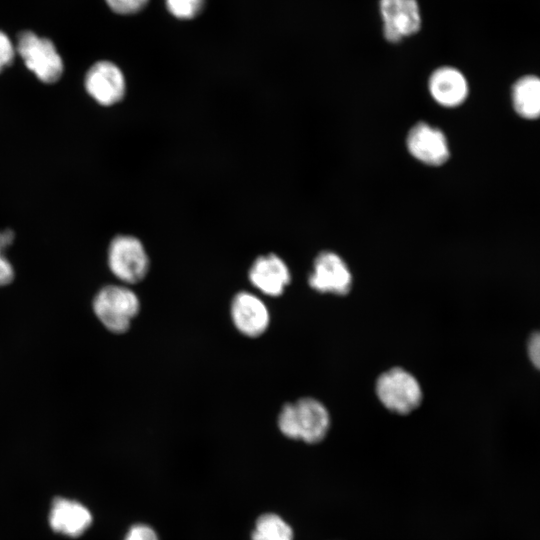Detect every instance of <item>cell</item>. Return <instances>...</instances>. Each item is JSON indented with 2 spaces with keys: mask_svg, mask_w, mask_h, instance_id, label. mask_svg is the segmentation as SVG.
Here are the masks:
<instances>
[{
  "mask_svg": "<svg viewBox=\"0 0 540 540\" xmlns=\"http://www.w3.org/2000/svg\"><path fill=\"white\" fill-rule=\"evenodd\" d=\"M528 355L532 364L540 370V331L531 335L528 342Z\"/></svg>",
  "mask_w": 540,
  "mask_h": 540,
  "instance_id": "cell-20",
  "label": "cell"
},
{
  "mask_svg": "<svg viewBox=\"0 0 540 540\" xmlns=\"http://www.w3.org/2000/svg\"><path fill=\"white\" fill-rule=\"evenodd\" d=\"M87 94L101 106L119 103L126 93V80L121 69L113 62L102 60L94 63L84 78Z\"/></svg>",
  "mask_w": 540,
  "mask_h": 540,
  "instance_id": "cell-7",
  "label": "cell"
},
{
  "mask_svg": "<svg viewBox=\"0 0 540 540\" xmlns=\"http://www.w3.org/2000/svg\"><path fill=\"white\" fill-rule=\"evenodd\" d=\"M16 50L25 66L45 84L56 83L63 75L64 64L55 45L33 32H22Z\"/></svg>",
  "mask_w": 540,
  "mask_h": 540,
  "instance_id": "cell-4",
  "label": "cell"
},
{
  "mask_svg": "<svg viewBox=\"0 0 540 540\" xmlns=\"http://www.w3.org/2000/svg\"><path fill=\"white\" fill-rule=\"evenodd\" d=\"M204 0H166L171 14L180 19H191L202 9Z\"/></svg>",
  "mask_w": 540,
  "mask_h": 540,
  "instance_id": "cell-16",
  "label": "cell"
},
{
  "mask_svg": "<svg viewBox=\"0 0 540 540\" xmlns=\"http://www.w3.org/2000/svg\"><path fill=\"white\" fill-rule=\"evenodd\" d=\"M106 2L116 13L131 14L140 11L148 0H106Z\"/></svg>",
  "mask_w": 540,
  "mask_h": 540,
  "instance_id": "cell-17",
  "label": "cell"
},
{
  "mask_svg": "<svg viewBox=\"0 0 540 540\" xmlns=\"http://www.w3.org/2000/svg\"><path fill=\"white\" fill-rule=\"evenodd\" d=\"M15 48L9 37L0 31V73L13 62Z\"/></svg>",
  "mask_w": 540,
  "mask_h": 540,
  "instance_id": "cell-18",
  "label": "cell"
},
{
  "mask_svg": "<svg viewBox=\"0 0 540 540\" xmlns=\"http://www.w3.org/2000/svg\"><path fill=\"white\" fill-rule=\"evenodd\" d=\"M49 522L55 532L78 537L91 525L92 515L79 502L56 498L51 507Z\"/></svg>",
  "mask_w": 540,
  "mask_h": 540,
  "instance_id": "cell-13",
  "label": "cell"
},
{
  "mask_svg": "<svg viewBox=\"0 0 540 540\" xmlns=\"http://www.w3.org/2000/svg\"><path fill=\"white\" fill-rule=\"evenodd\" d=\"M379 9L384 37L391 43L417 33L421 27L417 0H380Z\"/></svg>",
  "mask_w": 540,
  "mask_h": 540,
  "instance_id": "cell-8",
  "label": "cell"
},
{
  "mask_svg": "<svg viewBox=\"0 0 540 540\" xmlns=\"http://www.w3.org/2000/svg\"><path fill=\"white\" fill-rule=\"evenodd\" d=\"M310 287L318 292L347 294L352 286L351 272L344 260L332 251L320 252L309 275Z\"/></svg>",
  "mask_w": 540,
  "mask_h": 540,
  "instance_id": "cell-9",
  "label": "cell"
},
{
  "mask_svg": "<svg viewBox=\"0 0 540 540\" xmlns=\"http://www.w3.org/2000/svg\"><path fill=\"white\" fill-rule=\"evenodd\" d=\"M14 236L10 229L0 231V251L4 252L13 243Z\"/></svg>",
  "mask_w": 540,
  "mask_h": 540,
  "instance_id": "cell-22",
  "label": "cell"
},
{
  "mask_svg": "<svg viewBox=\"0 0 540 540\" xmlns=\"http://www.w3.org/2000/svg\"><path fill=\"white\" fill-rule=\"evenodd\" d=\"M376 393L388 410L399 414L412 412L422 401V391L417 379L398 367L379 376Z\"/></svg>",
  "mask_w": 540,
  "mask_h": 540,
  "instance_id": "cell-5",
  "label": "cell"
},
{
  "mask_svg": "<svg viewBox=\"0 0 540 540\" xmlns=\"http://www.w3.org/2000/svg\"><path fill=\"white\" fill-rule=\"evenodd\" d=\"M406 148L415 160L428 166H441L450 157L445 133L425 121L417 122L409 129Z\"/></svg>",
  "mask_w": 540,
  "mask_h": 540,
  "instance_id": "cell-6",
  "label": "cell"
},
{
  "mask_svg": "<svg viewBox=\"0 0 540 540\" xmlns=\"http://www.w3.org/2000/svg\"><path fill=\"white\" fill-rule=\"evenodd\" d=\"M277 423L284 436L312 444L326 436L330 418L322 403L306 397L286 403L280 410Z\"/></svg>",
  "mask_w": 540,
  "mask_h": 540,
  "instance_id": "cell-1",
  "label": "cell"
},
{
  "mask_svg": "<svg viewBox=\"0 0 540 540\" xmlns=\"http://www.w3.org/2000/svg\"><path fill=\"white\" fill-rule=\"evenodd\" d=\"M230 316L238 332L249 338L264 334L270 323V314L265 303L248 291H239L234 295Z\"/></svg>",
  "mask_w": 540,
  "mask_h": 540,
  "instance_id": "cell-10",
  "label": "cell"
},
{
  "mask_svg": "<svg viewBox=\"0 0 540 540\" xmlns=\"http://www.w3.org/2000/svg\"><path fill=\"white\" fill-rule=\"evenodd\" d=\"M14 279V269L4 252L0 251V287L8 285Z\"/></svg>",
  "mask_w": 540,
  "mask_h": 540,
  "instance_id": "cell-21",
  "label": "cell"
},
{
  "mask_svg": "<svg viewBox=\"0 0 540 540\" xmlns=\"http://www.w3.org/2000/svg\"><path fill=\"white\" fill-rule=\"evenodd\" d=\"M248 279L252 286L261 293L280 296L291 280L287 264L278 255L269 253L257 257L248 271Z\"/></svg>",
  "mask_w": 540,
  "mask_h": 540,
  "instance_id": "cell-12",
  "label": "cell"
},
{
  "mask_svg": "<svg viewBox=\"0 0 540 540\" xmlns=\"http://www.w3.org/2000/svg\"><path fill=\"white\" fill-rule=\"evenodd\" d=\"M108 267L112 274L125 285L144 280L150 260L143 243L135 236H115L108 247Z\"/></svg>",
  "mask_w": 540,
  "mask_h": 540,
  "instance_id": "cell-3",
  "label": "cell"
},
{
  "mask_svg": "<svg viewBox=\"0 0 540 540\" xmlns=\"http://www.w3.org/2000/svg\"><path fill=\"white\" fill-rule=\"evenodd\" d=\"M92 307L108 331L122 334L129 330L141 304L137 294L127 285L109 284L96 293Z\"/></svg>",
  "mask_w": 540,
  "mask_h": 540,
  "instance_id": "cell-2",
  "label": "cell"
},
{
  "mask_svg": "<svg viewBox=\"0 0 540 540\" xmlns=\"http://www.w3.org/2000/svg\"><path fill=\"white\" fill-rule=\"evenodd\" d=\"M428 92L441 107L456 108L468 98L469 83L465 75L452 66L436 68L429 76Z\"/></svg>",
  "mask_w": 540,
  "mask_h": 540,
  "instance_id": "cell-11",
  "label": "cell"
},
{
  "mask_svg": "<svg viewBox=\"0 0 540 540\" xmlns=\"http://www.w3.org/2000/svg\"><path fill=\"white\" fill-rule=\"evenodd\" d=\"M124 540H159L152 527L146 524H134L128 530Z\"/></svg>",
  "mask_w": 540,
  "mask_h": 540,
  "instance_id": "cell-19",
  "label": "cell"
},
{
  "mask_svg": "<svg viewBox=\"0 0 540 540\" xmlns=\"http://www.w3.org/2000/svg\"><path fill=\"white\" fill-rule=\"evenodd\" d=\"M251 540H293V530L279 515L265 513L256 520Z\"/></svg>",
  "mask_w": 540,
  "mask_h": 540,
  "instance_id": "cell-15",
  "label": "cell"
},
{
  "mask_svg": "<svg viewBox=\"0 0 540 540\" xmlns=\"http://www.w3.org/2000/svg\"><path fill=\"white\" fill-rule=\"evenodd\" d=\"M511 103L515 113L526 120L540 118V77L524 75L511 88Z\"/></svg>",
  "mask_w": 540,
  "mask_h": 540,
  "instance_id": "cell-14",
  "label": "cell"
}]
</instances>
